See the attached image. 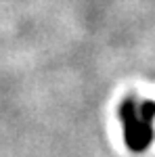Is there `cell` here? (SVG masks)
I'll use <instances>...</instances> for the list:
<instances>
[{
  "label": "cell",
  "instance_id": "6da1fadb",
  "mask_svg": "<svg viewBox=\"0 0 155 157\" xmlns=\"http://www.w3.org/2000/svg\"><path fill=\"white\" fill-rule=\"evenodd\" d=\"M118 113H119V121L124 124V140H126L128 149L134 153H143L155 138L153 126L138 117V103L132 97L122 101Z\"/></svg>",
  "mask_w": 155,
  "mask_h": 157
},
{
  "label": "cell",
  "instance_id": "7a4b0ae2",
  "mask_svg": "<svg viewBox=\"0 0 155 157\" xmlns=\"http://www.w3.org/2000/svg\"><path fill=\"white\" fill-rule=\"evenodd\" d=\"M138 117L149 124L155 120V101H143L138 105Z\"/></svg>",
  "mask_w": 155,
  "mask_h": 157
}]
</instances>
